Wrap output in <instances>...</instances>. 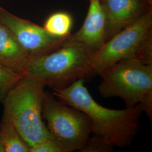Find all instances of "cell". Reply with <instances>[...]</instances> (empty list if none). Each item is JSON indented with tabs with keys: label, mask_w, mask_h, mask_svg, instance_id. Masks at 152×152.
Listing matches in <instances>:
<instances>
[{
	"label": "cell",
	"mask_w": 152,
	"mask_h": 152,
	"mask_svg": "<svg viewBox=\"0 0 152 152\" xmlns=\"http://www.w3.org/2000/svg\"><path fill=\"white\" fill-rule=\"evenodd\" d=\"M53 94L64 103L86 114L92 124V133L113 147H128L136 136L142 112L139 105L118 110L104 107L90 94L83 79L65 88L54 90Z\"/></svg>",
	"instance_id": "obj_1"
},
{
	"label": "cell",
	"mask_w": 152,
	"mask_h": 152,
	"mask_svg": "<svg viewBox=\"0 0 152 152\" xmlns=\"http://www.w3.org/2000/svg\"><path fill=\"white\" fill-rule=\"evenodd\" d=\"M98 86L104 98L117 97L126 107L139 105L142 112L152 118V65L129 58L120 60L100 71Z\"/></svg>",
	"instance_id": "obj_2"
},
{
	"label": "cell",
	"mask_w": 152,
	"mask_h": 152,
	"mask_svg": "<svg viewBox=\"0 0 152 152\" xmlns=\"http://www.w3.org/2000/svg\"><path fill=\"white\" fill-rule=\"evenodd\" d=\"M90 57L83 47L64 39L54 51L29 59L24 76L53 90H61L80 79L91 76Z\"/></svg>",
	"instance_id": "obj_3"
},
{
	"label": "cell",
	"mask_w": 152,
	"mask_h": 152,
	"mask_svg": "<svg viewBox=\"0 0 152 152\" xmlns=\"http://www.w3.org/2000/svg\"><path fill=\"white\" fill-rule=\"evenodd\" d=\"M45 85L23 76L7 94L2 104L8 117L31 147L39 141L53 139L42 118Z\"/></svg>",
	"instance_id": "obj_4"
},
{
	"label": "cell",
	"mask_w": 152,
	"mask_h": 152,
	"mask_svg": "<svg viewBox=\"0 0 152 152\" xmlns=\"http://www.w3.org/2000/svg\"><path fill=\"white\" fill-rule=\"evenodd\" d=\"M129 58L152 65V10L115 33L91 55V75Z\"/></svg>",
	"instance_id": "obj_5"
},
{
	"label": "cell",
	"mask_w": 152,
	"mask_h": 152,
	"mask_svg": "<svg viewBox=\"0 0 152 152\" xmlns=\"http://www.w3.org/2000/svg\"><path fill=\"white\" fill-rule=\"evenodd\" d=\"M42 118L47 127L63 152L79 151L92 134V124L86 114L63 102L54 95L45 92Z\"/></svg>",
	"instance_id": "obj_6"
},
{
	"label": "cell",
	"mask_w": 152,
	"mask_h": 152,
	"mask_svg": "<svg viewBox=\"0 0 152 152\" xmlns=\"http://www.w3.org/2000/svg\"><path fill=\"white\" fill-rule=\"evenodd\" d=\"M0 23L14 35L27 52L29 59L54 51L60 46L66 37L53 36L44 27L15 16L1 7Z\"/></svg>",
	"instance_id": "obj_7"
},
{
	"label": "cell",
	"mask_w": 152,
	"mask_h": 152,
	"mask_svg": "<svg viewBox=\"0 0 152 152\" xmlns=\"http://www.w3.org/2000/svg\"><path fill=\"white\" fill-rule=\"evenodd\" d=\"M100 2L105 16L106 41L152 10V3L148 0H100Z\"/></svg>",
	"instance_id": "obj_8"
},
{
	"label": "cell",
	"mask_w": 152,
	"mask_h": 152,
	"mask_svg": "<svg viewBox=\"0 0 152 152\" xmlns=\"http://www.w3.org/2000/svg\"><path fill=\"white\" fill-rule=\"evenodd\" d=\"M87 15L81 28L66 37L65 41L78 44L94 54L106 41L105 16L100 0H89Z\"/></svg>",
	"instance_id": "obj_9"
},
{
	"label": "cell",
	"mask_w": 152,
	"mask_h": 152,
	"mask_svg": "<svg viewBox=\"0 0 152 152\" xmlns=\"http://www.w3.org/2000/svg\"><path fill=\"white\" fill-rule=\"evenodd\" d=\"M29 60L26 50L11 31L0 23V64L24 76Z\"/></svg>",
	"instance_id": "obj_10"
},
{
	"label": "cell",
	"mask_w": 152,
	"mask_h": 152,
	"mask_svg": "<svg viewBox=\"0 0 152 152\" xmlns=\"http://www.w3.org/2000/svg\"><path fill=\"white\" fill-rule=\"evenodd\" d=\"M0 124L5 152H29L30 147L8 117L4 115Z\"/></svg>",
	"instance_id": "obj_11"
},
{
	"label": "cell",
	"mask_w": 152,
	"mask_h": 152,
	"mask_svg": "<svg viewBox=\"0 0 152 152\" xmlns=\"http://www.w3.org/2000/svg\"><path fill=\"white\" fill-rule=\"evenodd\" d=\"M73 19L65 12H58L51 15L44 24V29L50 34L60 37L71 34Z\"/></svg>",
	"instance_id": "obj_12"
},
{
	"label": "cell",
	"mask_w": 152,
	"mask_h": 152,
	"mask_svg": "<svg viewBox=\"0 0 152 152\" xmlns=\"http://www.w3.org/2000/svg\"><path fill=\"white\" fill-rule=\"evenodd\" d=\"M23 76L0 64V102L3 103L8 92Z\"/></svg>",
	"instance_id": "obj_13"
},
{
	"label": "cell",
	"mask_w": 152,
	"mask_h": 152,
	"mask_svg": "<svg viewBox=\"0 0 152 152\" xmlns=\"http://www.w3.org/2000/svg\"><path fill=\"white\" fill-rule=\"evenodd\" d=\"M114 147L101 136L94 134L89 137L85 144L78 151L80 152H110Z\"/></svg>",
	"instance_id": "obj_14"
},
{
	"label": "cell",
	"mask_w": 152,
	"mask_h": 152,
	"mask_svg": "<svg viewBox=\"0 0 152 152\" xmlns=\"http://www.w3.org/2000/svg\"><path fill=\"white\" fill-rule=\"evenodd\" d=\"M29 152H63V151L53 139H46L30 147Z\"/></svg>",
	"instance_id": "obj_15"
},
{
	"label": "cell",
	"mask_w": 152,
	"mask_h": 152,
	"mask_svg": "<svg viewBox=\"0 0 152 152\" xmlns=\"http://www.w3.org/2000/svg\"><path fill=\"white\" fill-rule=\"evenodd\" d=\"M0 152H5V148L4 145V137L2 132V127L0 124Z\"/></svg>",
	"instance_id": "obj_16"
},
{
	"label": "cell",
	"mask_w": 152,
	"mask_h": 152,
	"mask_svg": "<svg viewBox=\"0 0 152 152\" xmlns=\"http://www.w3.org/2000/svg\"><path fill=\"white\" fill-rule=\"evenodd\" d=\"M150 2H151V3H152V0H148Z\"/></svg>",
	"instance_id": "obj_17"
}]
</instances>
